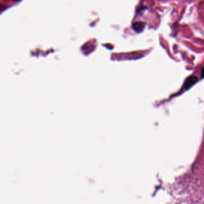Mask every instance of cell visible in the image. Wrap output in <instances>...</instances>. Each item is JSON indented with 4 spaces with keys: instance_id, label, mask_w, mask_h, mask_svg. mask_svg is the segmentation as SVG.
<instances>
[{
    "instance_id": "1",
    "label": "cell",
    "mask_w": 204,
    "mask_h": 204,
    "mask_svg": "<svg viewBox=\"0 0 204 204\" xmlns=\"http://www.w3.org/2000/svg\"><path fill=\"white\" fill-rule=\"evenodd\" d=\"M198 81V78L195 76H190L186 79V80L184 83V88L186 89H188L191 87L193 85H194Z\"/></svg>"
},
{
    "instance_id": "2",
    "label": "cell",
    "mask_w": 204,
    "mask_h": 204,
    "mask_svg": "<svg viewBox=\"0 0 204 204\" xmlns=\"http://www.w3.org/2000/svg\"><path fill=\"white\" fill-rule=\"evenodd\" d=\"M132 28L137 32H141L145 28V24L141 22H136L133 24Z\"/></svg>"
},
{
    "instance_id": "3",
    "label": "cell",
    "mask_w": 204,
    "mask_h": 204,
    "mask_svg": "<svg viewBox=\"0 0 204 204\" xmlns=\"http://www.w3.org/2000/svg\"><path fill=\"white\" fill-rule=\"evenodd\" d=\"M201 77H204V68L201 71Z\"/></svg>"
},
{
    "instance_id": "4",
    "label": "cell",
    "mask_w": 204,
    "mask_h": 204,
    "mask_svg": "<svg viewBox=\"0 0 204 204\" xmlns=\"http://www.w3.org/2000/svg\"><path fill=\"white\" fill-rule=\"evenodd\" d=\"M12 1L13 2H19V1H21V0H12Z\"/></svg>"
}]
</instances>
